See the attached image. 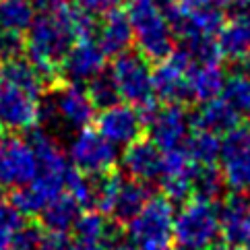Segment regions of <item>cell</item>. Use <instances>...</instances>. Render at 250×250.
Wrapping results in <instances>:
<instances>
[{
    "mask_svg": "<svg viewBox=\"0 0 250 250\" xmlns=\"http://www.w3.org/2000/svg\"><path fill=\"white\" fill-rule=\"evenodd\" d=\"M95 124L97 130L116 147L141 139L143 128H145L141 112L130 104H116L102 110V114L95 118Z\"/></svg>",
    "mask_w": 250,
    "mask_h": 250,
    "instance_id": "cell-13",
    "label": "cell"
},
{
    "mask_svg": "<svg viewBox=\"0 0 250 250\" xmlns=\"http://www.w3.org/2000/svg\"><path fill=\"white\" fill-rule=\"evenodd\" d=\"M226 182L215 166H196L192 174V196L205 203H215L223 196Z\"/></svg>",
    "mask_w": 250,
    "mask_h": 250,
    "instance_id": "cell-24",
    "label": "cell"
},
{
    "mask_svg": "<svg viewBox=\"0 0 250 250\" xmlns=\"http://www.w3.org/2000/svg\"><path fill=\"white\" fill-rule=\"evenodd\" d=\"M153 250H172V248H153Z\"/></svg>",
    "mask_w": 250,
    "mask_h": 250,
    "instance_id": "cell-42",
    "label": "cell"
},
{
    "mask_svg": "<svg viewBox=\"0 0 250 250\" xmlns=\"http://www.w3.org/2000/svg\"><path fill=\"white\" fill-rule=\"evenodd\" d=\"M93 178H95V182H91L93 184V207L100 209L104 215H108L110 209H112L114 196L120 190V186L124 182V176L116 167H112L108 172L97 174Z\"/></svg>",
    "mask_w": 250,
    "mask_h": 250,
    "instance_id": "cell-28",
    "label": "cell"
},
{
    "mask_svg": "<svg viewBox=\"0 0 250 250\" xmlns=\"http://www.w3.org/2000/svg\"><path fill=\"white\" fill-rule=\"evenodd\" d=\"M35 17L31 0H0V29L23 33Z\"/></svg>",
    "mask_w": 250,
    "mask_h": 250,
    "instance_id": "cell-26",
    "label": "cell"
},
{
    "mask_svg": "<svg viewBox=\"0 0 250 250\" xmlns=\"http://www.w3.org/2000/svg\"><path fill=\"white\" fill-rule=\"evenodd\" d=\"M87 93H89V97H91L93 105L100 108V110H105V108H110V105L120 104L118 85H116L112 73H108V70H102L100 75L89 81Z\"/></svg>",
    "mask_w": 250,
    "mask_h": 250,
    "instance_id": "cell-29",
    "label": "cell"
},
{
    "mask_svg": "<svg viewBox=\"0 0 250 250\" xmlns=\"http://www.w3.org/2000/svg\"><path fill=\"white\" fill-rule=\"evenodd\" d=\"M186 153L196 166H215L219 162L221 139L215 132L194 128L190 137H186Z\"/></svg>",
    "mask_w": 250,
    "mask_h": 250,
    "instance_id": "cell-23",
    "label": "cell"
},
{
    "mask_svg": "<svg viewBox=\"0 0 250 250\" xmlns=\"http://www.w3.org/2000/svg\"><path fill=\"white\" fill-rule=\"evenodd\" d=\"M110 250H139V248H137L135 244H132L130 240H128V242H126V240H122V242H118L116 246H112Z\"/></svg>",
    "mask_w": 250,
    "mask_h": 250,
    "instance_id": "cell-37",
    "label": "cell"
},
{
    "mask_svg": "<svg viewBox=\"0 0 250 250\" xmlns=\"http://www.w3.org/2000/svg\"><path fill=\"white\" fill-rule=\"evenodd\" d=\"M174 203L151 196L137 217L126 223V236L139 250L169 248L174 242Z\"/></svg>",
    "mask_w": 250,
    "mask_h": 250,
    "instance_id": "cell-5",
    "label": "cell"
},
{
    "mask_svg": "<svg viewBox=\"0 0 250 250\" xmlns=\"http://www.w3.org/2000/svg\"><path fill=\"white\" fill-rule=\"evenodd\" d=\"M221 236L215 203L186 201L174 215V242L180 250H211Z\"/></svg>",
    "mask_w": 250,
    "mask_h": 250,
    "instance_id": "cell-4",
    "label": "cell"
},
{
    "mask_svg": "<svg viewBox=\"0 0 250 250\" xmlns=\"http://www.w3.org/2000/svg\"><path fill=\"white\" fill-rule=\"evenodd\" d=\"M64 188L79 205H81V209H91L93 207V184L83 172H79L77 167L68 169Z\"/></svg>",
    "mask_w": 250,
    "mask_h": 250,
    "instance_id": "cell-30",
    "label": "cell"
},
{
    "mask_svg": "<svg viewBox=\"0 0 250 250\" xmlns=\"http://www.w3.org/2000/svg\"><path fill=\"white\" fill-rule=\"evenodd\" d=\"M145 126L149 128L151 141L162 149H174L180 147L188 137L190 128V118L184 112L182 105L178 104H166L164 108H157L155 114L147 120Z\"/></svg>",
    "mask_w": 250,
    "mask_h": 250,
    "instance_id": "cell-14",
    "label": "cell"
},
{
    "mask_svg": "<svg viewBox=\"0 0 250 250\" xmlns=\"http://www.w3.org/2000/svg\"><path fill=\"white\" fill-rule=\"evenodd\" d=\"M238 124H240V116L231 110L221 97L203 102V105L190 118V126L215 132V135H226L228 130L236 128Z\"/></svg>",
    "mask_w": 250,
    "mask_h": 250,
    "instance_id": "cell-19",
    "label": "cell"
},
{
    "mask_svg": "<svg viewBox=\"0 0 250 250\" xmlns=\"http://www.w3.org/2000/svg\"><path fill=\"white\" fill-rule=\"evenodd\" d=\"M38 155L29 141L11 137L0 141V188H19L38 176Z\"/></svg>",
    "mask_w": 250,
    "mask_h": 250,
    "instance_id": "cell-9",
    "label": "cell"
},
{
    "mask_svg": "<svg viewBox=\"0 0 250 250\" xmlns=\"http://www.w3.org/2000/svg\"><path fill=\"white\" fill-rule=\"evenodd\" d=\"M43 236V228L40 221H27L15 231L13 236V250H38Z\"/></svg>",
    "mask_w": 250,
    "mask_h": 250,
    "instance_id": "cell-31",
    "label": "cell"
},
{
    "mask_svg": "<svg viewBox=\"0 0 250 250\" xmlns=\"http://www.w3.org/2000/svg\"><path fill=\"white\" fill-rule=\"evenodd\" d=\"M151 199L149 196V186L145 182H139V180H124L120 190L116 192L114 196V203H112V209L108 215L122 223V226H126V223L137 217L141 209L145 207V203Z\"/></svg>",
    "mask_w": 250,
    "mask_h": 250,
    "instance_id": "cell-20",
    "label": "cell"
},
{
    "mask_svg": "<svg viewBox=\"0 0 250 250\" xmlns=\"http://www.w3.org/2000/svg\"><path fill=\"white\" fill-rule=\"evenodd\" d=\"M97 38H100V46L105 52V56H120L135 43V33H132V25L128 15L122 8L105 15L102 27L97 29Z\"/></svg>",
    "mask_w": 250,
    "mask_h": 250,
    "instance_id": "cell-17",
    "label": "cell"
},
{
    "mask_svg": "<svg viewBox=\"0 0 250 250\" xmlns=\"http://www.w3.org/2000/svg\"><path fill=\"white\" fill-rule=\"evenodd\" d=\"M221 176L228 188L246 192L250 188V128L238 126L226 132L219 151Z\"/></svg>",
    "mask_w": 250,
    "mask_h": 250,
    "instance_id": "cell-8",
    "label": "cell"
},
{
    "mask_svg": "<svg viewBox=\"0 0 250 250\" xmlns=\"http://www.w3.org/2000/svg\"><path fill=\"white\" fill-rule=\"evenodd\" d=\"M250 217V203L242 196H229L219 209L221 234L228 244H244V231Z\"/></svg>",
    "mask_w": 250,
    "mask_h": 250,
    "instance_id": "cell-22",
    "label": "cell"
},
{
    "mask_svg": "<svg viewBox=\"0 0 250 250\" xmlns=\"http://www.w3.org/2000/svg\"><path fill=\"white\" fill-rule=\"evenodd\" d=\"M40 93L0 79V126L13 132L29 130L38 124Z\"/></svg>",
    "mask_w": 250,
    "mask_h": 250,
    "instance_id": "cell-10",
    "label": "cell"
},
{
    "mask_svg": "<svg viewBox=\"0 0 250 250\" xmlns=\"http://www.w3.org/2000/svg\"><path fill=\"white\" fill-rule=\"evenodd\" d=\"M73 250H105L102 244H87V242H75Z\"/></svg>",
    "mask_w": 250,
    "mask_h": 250,
    "instance_id": "cell-36",
    "label": "cell"
},
{
    "mask_svg": "<svg viewBox=\"0 0 250 250\" xmlns=\"http://www.w3.org/2000/svg\"><path fill=\"white\" fill-rule=\"evenodd\" d=\"M219 2H229V0H219Z\"/></svg>",
    "mask_w": 250,
    "mask_h": 250,
    "instance_id": "cell-44",
    "label": "cell"
},
{
    "mask_svg": "<svg viewBox=\"0 0 250 250\" xmlns=\"http://www.w3.org/2000/svg\"><path fill=\"white\" fill-rule=\"evenodd\" d=\"M79 215L81 205L68 192H60L40 211V223L48 231H70Z\"/></svg>",
    "mask_w": 250,
    "mask_h": 250,
    "instance_id": "cell-21",
    "label": "cell"
},
{
    "mask_svg": "<svg viewBox=\"0 0 250 250\" xmlns=\"http://www.w3.org/2000/svg\"><path fill=\"white\" fill-rule=\"evenodd\" d=\"M128 19L135 33V43L147 60H164L174 50V31L155 2H132Z\"/></svg>",
    "mask_w": 250,
    "mask_h": 250,
    "instance_id": "cell-6",
    "label": "cell"
},
{
    "mask_svg": "<svg viewBox=\"0 0 250 250\" xmlns=\"http://www.w3.org/2000/svg\"><path fill=\"white\" fill-rule=\"evenodd\" d=\"M122 166L132 180L139 182H153L159 180L164 166V151L159 149L151 139H137L126 145L122 153Z\"/></svg>",
    "mask_w": 250,
    "mask_h": 250,
    "instance_id": "cell-15",
    "label": "cell"
},
{
    "mask_svg": "<svg viewBox=\"0 0 250 250\" xmlns=\"http://www.w3.org/2000/svg\"><path fill=\"white\" fill-rule=\"evenodd\" d=\"M68 159L83 174H104L116 167L118 162V149L112 141H108L97 128H79L70 141Z\"/></svg>",
    "mask_w": 250,
    "mask_h": 250,
    "instance_id": "cell-7",
    "label": "cell"
},
{
    "mask_svg": "<svg viewBox=\"0 0 250 250\" xmlns=\"http://www.w3.org/2000/svg\"><path fill=\"white\" fill-rule=\"evenodd\" d=\"M11 250H13V248H11Z\"/></svg>",
    "mask_w": 250,
    "mask_h": 250,
    "instance_id": "cell-45",
    "label": "cell"
},
{
    "mask_svg": "<svg viewBox=\"0 0 250 250\" xmlns=\"http://www.w3.org/2000/svg\"><path fill=\"white\" fill-rule=\"evenodd\" d=\"M75 240L68 231H43L38 250H73Z\"/></svg>",
    "mask_w": 250,
    "mask_h": 250,
    "instance_id": "cell-33",
    "label": "cell"
},
{
    "mask_svg": "<svg viewBox=\"0 0 250 250\" xmlns=\"http://www.w3.org/2000/svg\"><path fill=\"white\" fill-rule=\"evenodd\" d=\"M105 52L102 50L100 42L95 40H81L70 46L66 56L60 62V79L64 77L66 83H89L105 70Z\"/></svg>",
    "mask_w": 250,
    "mask_h": 250,
    "instance_id": "cell-12",
    "label": "cell"
},
{
    "mask_svg": "<svg viewBox=\"0 0 250 250\" xmlns=\"http://www.w3.org/2000/svg\"><path fill=\"white\" fill-rule=\"evenodd\" d=\"M135 2H155V0H135Z\"/></svg>",
    "mask_w": 250,
    "mask_h": 250,
    "instance_id": "cell-40",
    "label": "cell"
},
{
    "mask_svg": "<svg viewBox=\"0 0 250 250\" xmlns=\"http://www.w3.org/2000/svg\"><path fill=\"white\" fill-rule=\"evenodd\" d=\"M211 250H250L248 246H244V244H228V246H213Z\"/></svg>",
    "mask_w": 250,
    "mask_h": 250,
    "instance_id": "cell-38",
    "label": "cell"
},
{
    "mask_svg": "<svg viewBox=\"0 0 250 250\" xmlns=\"http://www.w3.org/2000/svg\"><path fill=\"white\" fill-rule=\"evenodd\" d=\"M2 130H4V128H2V126H0V141H2Z\"/></svg>",
    "mask_w": 250,
    "mask_h": 250,
    "instance_id": "cell-41",
    "label": "cell"
},
{
    "mask_svg": "<svg viewBox=\"0 0 250 250\" xmlns=\"http://www.w3.org/2000/svg\"><path fill=\"white\" fill-rule=\"evenodd\" d=\"M190 64L192 60L184 48L172 50V54L167 58L159 60V64L153 68L155 97L164 100L166 104H178V105L192 102L188 91V79H186Z\"/></svg>",
    "mask_w": 250,
    "mask_h": 250,
    "instance_id": "cell-11",
    "label": "cell"
},
{
    "mask_svg": "<svg viewBox=\"0 0 250 250\" xmlns=\"http://www.w3.org/2000/svg\"><path fill=\"white\" fill-rule=\"evenodd\" d=\"M188 91L192 102H209L221 95L226 75L219 62H192L188 66Z\"/></svg>",
    "mask_w": 250,
    "mask_h": 250,
    "instance_id": "cell-18",
    "label": "cell"
},
{
    "mask_svg": "<svg viewBox=\"0 0 250 250\" xmlns=\"http://www.w3.org/2000/svg\"><path fill=\"white\" fill-rule=\"evenodd\" d=\"M244 246H248V248H250V217H248L246 231H244Z\"/></svg>",
    "mask_w": 250,
    "mask_h": 250,
    "instance_id": "cell-39",
    "label": "cell"
},
{
    "mask_svg": "<svg viewBox=\"0 0 250 250\" xmlns=\"http://www.w3.org/2000/svg\"><path fill=\"white\" fill-rule=\"evenodd\" d=\"M110 73L118 85L120 100L135 105L141 112L143 122L147 124V120L159 108L153 89V68H151L149 60L139 50H126L124 54L114 58Z\"/></svg>",
    "mask_w": 250,
    "mask_h": 250,
    "instance_id": "cell-2",
    "label": "cell"
},
{
    "mask_svg": "<svg viewBox=\"0 0 250 250\" xmlns=\"http://www.w3.org/2000/svg\"><path fill=\"white\" fill-rule=\"evenodd\" d=\"M23 50H25L23 33L8 31V29H0V62L17 58Z\"/></svg>",
    "mask_w": 250,
    "mask_h": 250,
    "instance_id": "cell-32",
    "label": "cell"
},
{
    "mask_svg": "<svg viewBox=\"0 0 250 250\" xmlns=\"http://www.w3.org/2000/svg\"><path fill=\"white\" fill-rule=\"evenodd\" d=\"M73 11L75 6L68 0L52 11H40L27 29V60L43 85L60 83V62L75 43Z\"/></svg>",
    "mask_w": 250,
    "mask_h": 250,
    "instance_id": "cell-1",
    "label": "cell"
},
{
    "mask_svg": "<svg viewBox=\"0 0 250 250\" xmlns=\"http://www.w3.org/2000/svg\"><path fill=\"white\" fill-rule=\"evenodd\" d=\"M174 4H178L184 11H194V8H201V6H207V4H213L215 0H172Z\"/></svg>",
    "mask_w": 250,
    "mask_h": 250,
    "instance_id": "cell-35",
    "label": "cell"
},
{
    "mask_svg": "<svg viewBox=\"0 0 250 250\" xmlns=\"http://www.w3.org/2000/svg\"><path fill=\"white\" fill-rule=\"evenodd\" d=\"M110 217H105L102 211H91L87 209L85 213L77 217L73 226V236L77 242H87V244H102L104 234L108 229Z\"/></svg>",
    "mask_w": 250,
    "mask_h": 250,
    "instance_id": "cell-27",
    "label": "cell"
},
{
    "mask_svg": "<svg viewBox=\"0 0 250 250\" xmlns=\"http://www.w3.org/2000/svg\"><path fill=\"white\" fill-rule=\"evenodd\" d=\"M215 42H217L221 58H228L231 62H248L250 60V15L234 13L228 23L221 25Z\"/></svg>",
    "mask_w": 250,
    "mask_h": 250,
    "instance_id": "cell-16",
    "label": "cell"
},
{
    "mask_svg": "<svg viewBox=\"0 0 250 250\" xmlns=\"http://www.w3.org/2000/svg\"><path fill=\"white\" fill-rule=\"evenodd\" d=\"M246 192H248V203H250V188H248V190H246Z\"/></svg>",
    "mask_w": 250,
    "mask_h": 250,
    "instance_id": "cell-43",
    "label": "cell"
},
{
    "mask_svg": "<svg viewBox=\"0 0 250 250\" xmlns=\"http://www.w3.org/2000/svg\"><path fill=\"white\" fill-rule=\"evenodd\" d=\"M95 118V105L87 89L79 83H56L52 85L48 100H40L38 122L46 126L64 124L68 128H85Z\"/></svg>",
    "mask_w": 250,
    "mask_h": 250,
    "instance_id": "cell-3",
    "label": "cell"
},
{
    "mask_svg": "<svg viewBox=\"0 0 250 250\" xmlns=\"http://www.w3.org/2000/svg\"><path fill=\"white\" fill-rule=\"evenodd\" d=\"M81 11L93 15V17H105L108 13L120 8L124 0H75Z\"/></svg>",
    "mask_w": 250,
    "mask_h": 250,
    "instance_id": "cell-34",
    "label": "cell"
},
{
    "mask_svg": "<svg viewBox=\"0 0 250 250\" xmlns=\"http://www.w3.org/2000/svg\"><path fill=\"white\" fill-rule=\"evenodd\" d=\"M221 100L234 110L240 118L250 116V73H234L226 79L221 89Z\"/></svg>",
    "mask_w": 250,
    "mask_h": 250,
    "instance_id": "cell-25",
    "label": "cell"
}]
</instances>
